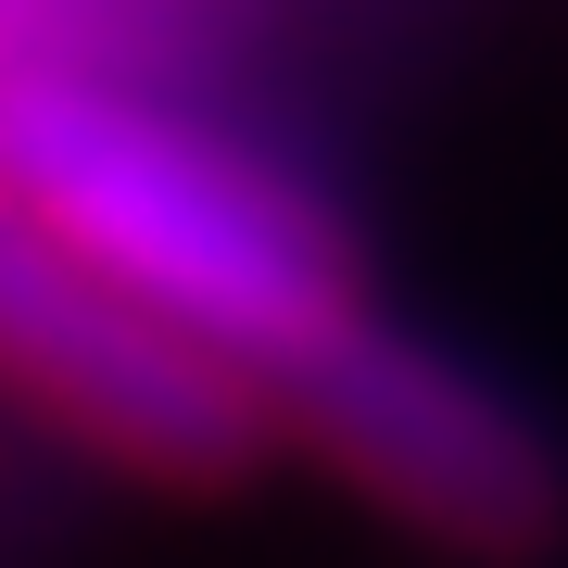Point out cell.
<instances>
[{
  "mask_svg": "<svg viewBox=\"0 0 568 568\" xmlns=\"http://www.w3.org/2000/svg\"><path fill=\"white\" fill-rule=\"evenodd\" d=\"M278 443H304L366 518H392L429 556L467 568H530L568 544V455L556 429L518 405L493 366H467L455 342L354 304L316 354H291L265 379Z\"/></svg>",
  "mask_w": 568,
  "mask_h": 568,
  "instance_id": "cell-2",
  "label": "cell"
},
{
  "mask_svg": "<svg viewBox=\"0 0 568 568\" xmlns=\"http://www.w3.org/2000/svg\"><path fill=\"white\" fill-rule=\"evenodd\" d=\"M0 26H13V0H0Z\"/></svg>",
  "mask_w": 568,
  "mask_h": 568,
  "instance_id": "cell-4",
  "label": "cell"
},
{
  "mask_svg": "<svg viewBox=\"0 0 568 568\" xmlns=\"http://www.w3.org/2000/svg\"><path fill=\"white\" fill-rule=\"evenodd\" d=\"M0 190L114 291H140L164 328L227 354L253 392L366 304L342 215L278 152L178 114L114 63L0 51Z\"/></svg>",
  "mask_w": 568,
  "mask_h": 568,
  "instance_id": "cell-1",
  "label": "cell"
},
{
  "mask_svg": "<svg viewBox=\"0 0 568 568\" xmlns=\"http://www.w3.org/2000/svg\"><path fill=\"white\" fill-rule=\"evenodd\" d=\"M0 392L26 417H51L63 443H89L102 467L164 480V493H227L278 443V417H265V392L241 366L203 354L190 328H164L140 291H114L13 190H0Z\"/></svg>",
  "mask_w": 568,
  "mask_h": 568,
  "instance_id": "cell-3",
  "label": "cell"
}]
</instances>
